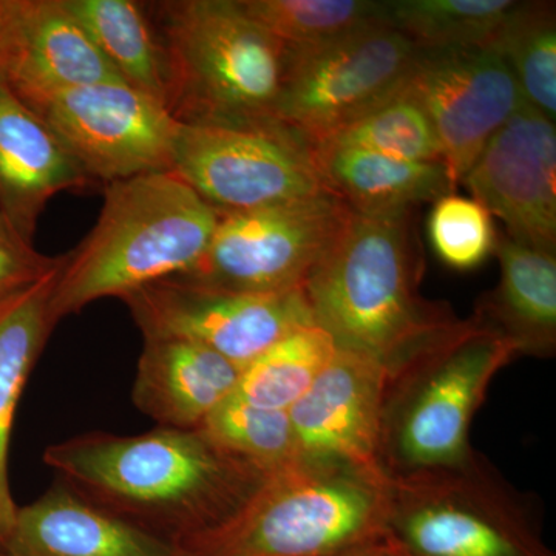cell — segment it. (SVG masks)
Listing matches in <instances>:
<instances>
[{"mask_svg":"<svg viewBox=\"0 0 556 556\" xmlns=\"http://www.w3.org/2000/svg\"><path fill=\"white\" fill-rule=\"evenodd\" d=\"M500 285L478 314L518 348L551 354L556 343V255L497 237Z\"/></svg>","mask_w":556,"mask_h":556,"instance_id":"7402d4cb","label":"cell"},{"mask_svg":"<svg viewBox=\"0 0 556 556\" xmlns=\"http://www.w3.org/2000/svg\"><path fill=\"white\" fill-rule=\"evenodd\" d=\"M2 547L9 556H178L167 541L93 506L58 481L17 508Z\"/></svg>","mask_w":556,"mask_h":556,"instance_id":"ac0fdd59","label":"cell"},{"mask_svg":"<svg viewBox=\"0 0 556 556\" xmlns=\"http://www.w3.org/2000/svg\"><path fill=\"white\" fill-rule=\"evenodd\" d=\"M64 142L0 76V212L21 236H35L58 193L91 185Z\"/></svg>","mask_w":556,"mask_h":556,"instance_id":"e0dca14e","label":"cell"},{"mask_svg":"<svg viewBox=\"0 0 556 556\" xmlns=\"http://www.w3.org/2000/svg\"><path fill=\"white\" fill-rule=\"evenodd\" d=\"M219 214L172 170L105 185L100 218L65 254L50 313L54 324L91 303L126 298L189 273L211 243Z\"/></svg>","mask_w":556,"mask_h":556,"instance_id":"3957f363","label":"cell"},{"mask_svg":"<svg viewBox=\"0 0 556 556\" xmlns=\"http://www.w3.org/2000/svg\"><path fill=\"white\" fill-rule=\"evenodd\" d=\"M144 339H181L247 368L292 329L313 324L303 289L237 294L170 277L121 299Z\"/></svg>","mask_w":556,"mask_h":556,"instance_id":"8fae6325","label":"cell"},{"mask_svg":"<svg viewBox=\"0 0 556 556\" xmlns=\"http://www.w3.org/2000/svg\"><path fill=\"white\" fill-rule=\"evenodd\" d=\"M492 49L507 62L522 98L555 121V3L518 2Z\"/></svg>","mask_w":556,"mask_h":556,"instance_id":"484cf974","label":"cell"},{"mask_svg":"<svg viewBox=\"0 0 556 556\" xmlns=\"http://www.w3.org/2000/svg\"><path fill=\"white\" fill-rule=\"evenodd\" d=\"M200 430L218 447L260 470H277L302 457L288 412L258 407L237 396L219 404Z\"/></svg>","mask_w":556,"mask_h":556,"instance_id":"83f0119b","label":"cell"},{"mask_svg":"<svg viewBox=\"0 0 556 556\" xmlns=\"http://www.w3.org/2000/svg\"><path fill=\"white\" fill-rule=\"evenodd\" d=\"M402 89L427 113L455 190L525 101L495 49L419 50Z\"/></svg>","mask_w":556,"mask_h":556,"instance_id":"4fadbf2b","label":"cell"},{"mask_svg":"<svg viewBox=\"0 0 556 556\" xmlns=\"http://www.w3.org/2000/svg\"><path fill=\"white\" fill-rule=\"evenodd\" d=\"M240 375L228 358L199 343L144 339L131 399L160 427L195 430L233 396Z\"/></svg>","mask_w":556,"mask_h":556,"instance_id":"d6986e66","label":"cell"},{"mask_svg":"<svg viewBox=\"0 0 556 556\" xmlns=\"http://www.w3.org/2000/svg\"><path fill=\"white\" fill-rule=\"evenodd\" d=\"M0 556H9V555H7V552L3 551L2 546H0Z\"/></svg>","mask_w":556,"mask_h":556,"instance_id":"836d02e7","label":"cell"},{"mask_svg":"<svg viewBox=\"0 0 556 556\" xmlns=\"http://www.w3.org/2000/svg\"><path fill=\"white\" fill-rule=\"evenodd\" d=\"M427 230L434 254L448 268L477 269L495 254L497 233L492 214L468 197L452 192L434 201Z\"/></svg>","mask_w":556,"mask_h":556,"instance_id":"f546056e","label":"cell"},{"mask_svg":"<svg viewBox=\"0 0 556 556\" xmlns=\"http://www.w3.org/2000/svg\"><path fill=\"white\" fill-rule=\"evenodd\" d=\"M463 185L526 247L555 252V121L526 100L486 142Z\"/></svg>","mask_w":556,"mask_h":556,"instance_id":"5bb4252c","label":"cell"},{"mask_svg":"<svg viewBox=\"0 0 556 556\" xmlns=\"http://www.w3.org/2000/svg\"><path fill=\"white\" fill-rule=\"evenodd\" d=\"M22 0H0V76L3 78L11 40L20 20Z\"/></svg>","mask_w":556,"mask_h":556,"instance_id":"1f68e13d","label":"cell"},{"mask_svg":"<svg viewBox=\"0 0 556 556\" xmlns=\"http://www.w3.org/2000/svg\"><path fill=\"white\" fill-rule=\"evenodd\" d=\"M149 10L166 54L167 110L179 124H278L289 49L252 21L239 0H170Z\"/></svg>","mask_w":556,"mask_h":556,"instance_id":"277c9868","label":"cell"},{"mask_svg":"<svg viewBox=\"0 0 556 556\" xmlns=\"http://www.w3.org/2000/svg\"><path fill=\"white\" fill-rule=\"evenodd\" d=\"M64 262V255L49 257L36 251L0 212V295L39 280Z\"/></svg>","mask_w":556,"mask_h":556,"instance_id":"4dcf8cb0","label":"cell"},{"mask_svg":"<svg viewBox=\"0 0 556 556\" xmlns=\"http://www.w3.org/2000/svg\"><path fill=\"white\" fill-rule=\"evenodd\" d=\"M121 78L167 109L166 54L144 3L134 0H62Z\"/></svg>","mask_w":556,"mask_h":556,"instance_id":"603a6c76","label":"cell"},{"mask_svg":"<svg viewBox=\"0 0 556 556\" xmlns=\"http://www.w3.org/2000/svg\"><path fill=\"white\" fill-rule=\"evenodd\" d=\"M334 339L316 321L292 329L241 369L233 396L288 412L334 357Z\"/></svg>","mask_w":556,"mask_h":556,"instance_id":"d4e9b609","label":"cell"},{"mask_svg":"<svg viewBox=\"0 0 556 556\" xmlns=\"http://www.w3.org/2000/svg\"><path fill=\"white\" fill-rule=\"evenodd\" d=\"M43 463L83 500L175 548L232 517L269 473L200 428L94 431L50 445Z\"/></svg>","mask_w":556,"mask_h":556,"instance_id":"6da1fadb","label":"cell"},{"mask_svg":"<svg viewBox=\"0 0 556 556\" xmlns=\"http://www.w3.org/2000/svg\"><path fill=\"white\" fill-rule=\"evenodd\" d=\"M413 208L357 214L309 274L314 320L339 350L382 362L393 375L456 324L419 295L422 255Z\"/></svg>","mask_w":556,"mask_h":556,"instance_id":"7a4b0ae2","label":"cell"},{"mask_svg":"<svg viewBox=\"0 0 556 556\" xmlns=\"http://www.w3.org/2000/svg\"><path fill=\"white\" fill-rule=\"evenodd\" d=\"M518 348L481 316L457 320L391 376L404 378L396 402V455L413 470L463 464L468 428L490 380Z\"/></svg>","mask_w":556,"mask_h":556,"instance_id":"8992f818","label":"cell"},{"mask_svg":"<svg viewBox=\"0 0 556 556\" xmlns=\"http://www.w3.org/2000/svg\"><path fill=\"white\" fill-rule=\"evenodd\" d=\"M321 146L368 150L391 159L417 163L442 161L441 146L427 113L402 86L393 97L353 121L317 148Z\"/></svg>","mask_w":556,"mask_h":556,"instance_id":"f1b7e54d","label":"cell"},{"mask_svg":"<svg viewBox=\"0 0 556 556\" xmlns=\"http://www.w3.org/2000/svg\"><path fill=\"white\" fill-rule=\"evenodd\" d=\"M331 556H405L402 548L394 543L393 538L387 535L382 540L372 541V543L364 544L342 552V554Z\"/></svg>","mask_w":556,"mask_h":556,"instance_id":"d6a6232c","label":"cell"},{"mask_svg":"<svg viewBox=\"0 0 556 556\" xmlns=\"http://www.w3.org/2000/svg\"><path fill=\"white\" fill-rule=\"evenodd\" d=\"M314 156L329 192L357 214L415 208L455 192L442 161L417 163L339 146L316 148Z\"/></svg>","mask_w":556,"mask_h":556,"instance_id":"44dd1931","label":"cell"},{"mask_svg":"<svg viewBox=\"0 0 556 556\" xmlns=\"http://www.w3.org/2000/svg\"><path fill=\"white\" fill-rule=\"evenodd\" d=\"M3 79L30 109L76 87L126 83L62 0H22Z\"/></svg>","mask_w":556,"mask_h":556,"instance_id":"2e32d148","label":"cell"},{"mask_svg":"<svg viewBox=\"0 0 556 556\" xmlns=\"http://www.w3.org/2000/svg\"><path fill=\"white\" fill-rule=\"evenodd\" d=\"M511 0H390L380 21L419 50L492 49Z\"/></svg>","mask_w":556,"mask_h":556,"instance_id":"cb8c5ba5","label":"cell"},{"mask_svg":"<svg viewBox=\"0 0 556 556\" xmlns=\"http://www.w3.org/2000/svg\"><path fill=\"white\" fill-rule=\"evenodd\" d=\"M91 179L105 185L172 170L179 123L123 80L62 91L33 109Z\"/></svg>","mask_w":556,"mask_h":556,"instance_id":"7c38bea8","label":"cell"},{"mask_svg":"<svg viewBox=\"0 0 556 556\" xmlns=\"http://www.w3.org/2000/svg\"><path fill=\"white\" fill-rule=\"evenodd\" d=\"M61 268L0 295V546L9 538L20 508L10 486L11 431L25 383L56 327L50 302Z\"/></svg>","mask_w":556,"mask_h":556,"instance_id":"ffe728a7","label":"cell"},{"mask_svg":"<svg viewBox=\"0 0 556 556\" xmlns=\"http://www.w3.org/2000/svg\"><path fill=\"white\" fill-rule=\"evenodd\" d=\"M417 53L419 49L386 24L314 49H289L278 123L317 148L393 97Z\"/></svg>","mask_w":556,"mask_h":556,"instance_id":"9c48e42d","label":"cell"},{"mask_svg":"<svg viewBox=\"0 0 556 556\" xmlns=\"http://www.w3.org/2000/svg\"><path fill=\"white\" fill-rule=\"evenodd\" d=\"M351 217L353 208L334 193L219 214L203 257L175 277L237 294L303 289Z\"/></svg>","mask_w":556,"mask_h":556,"instance_id":"ba28073f","label":"cell"},{"mask_svg":"<svg viewBox=\"0 0 556 556\" xmlns=\"http://www.w3.org/2000/svg\"><path fill=\"white\" fill-rule=\"evenodd\" d=\"M390 473L299 457L178 556H331L388 535Z\"/></svg>","mask_w":556,"mask_h":556,"instance_id":"5b68a950","label":"cell"},{"mask_svg":"<svg viewBox=\"0 0 556 556\" xmlns=\"http://www.w3.org/2000/svg\"><path fill=\"white\" fill-rule=\"evenodd\" d=\"M388 535L405 556H552L514 504L467 460L390 475Z\"/></svg>","mask_w":556,"mask_h":556,"instance_id":"52a82bcc","label":"cell"},{"mask_svg":"<svg viewBox=\"0 0 556 556\" xmlns=\"http://www.w3.org/2000/svg\"><path fill=\"white\" fill-rule=\"evenodd\" d=\"M172 172L218 214L331 193L313 148L280 123L247 129L179 124Z\"/></svg>","mask_w":556,"mask_h":556,"instance_id":"30bf717a","label":"cell"},{"mask_svg":"<svg viewBox=\"0 0 556 556\" xmlns=\"http://www.w3.org/2000/svg\"><path fill=\"white\" fill-rule=\"evenodd\" d=\"M390 379L382 362L336 351L309 390L288 409L300 455L388 473L380 456Z\"/></svg>","mask_w":556,"mask_h":556,"instance_id":"9a60e30c","label":"cell"},{"mask_svg":"<svg viewBox=\"0 0 556 556\" xmlns=\"http://www.w3.org/2000/svg\"><path fill=\"white\" fill-rule=\"evenodd\" d=\"M241 10L288 49H314L382 24V2L369 0H239Z\"/></svg>","mask_w":556,"mask_h":556,"instance_id":"4316f807","label":"cell"}]
</instances>
